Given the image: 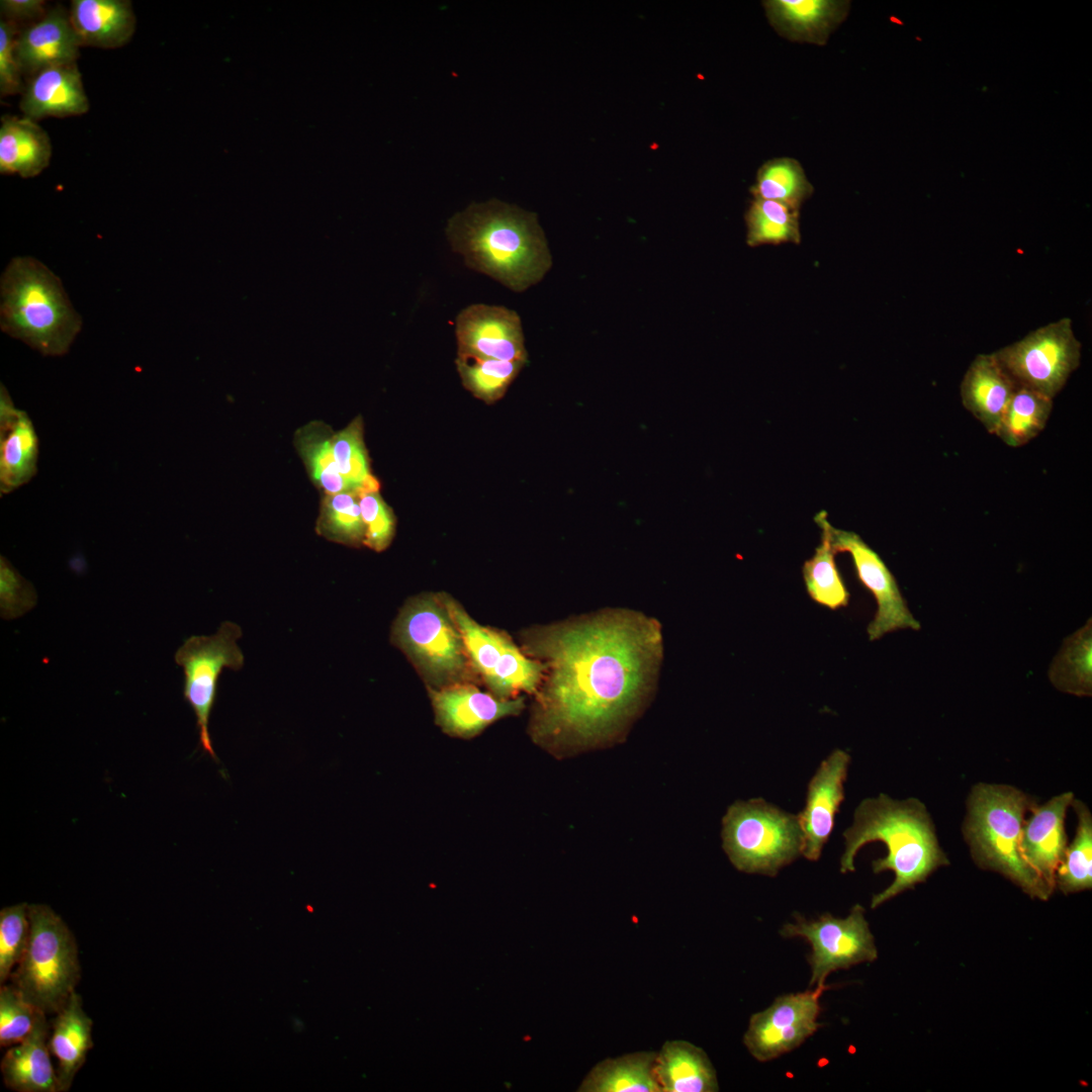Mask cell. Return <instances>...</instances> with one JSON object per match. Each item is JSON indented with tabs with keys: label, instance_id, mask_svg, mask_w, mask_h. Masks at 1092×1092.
<instances>
[{
	"label": "cell",
	"instance_id": "1",
	"mask_svg": "<svg viewBox=\"0 0 1092 1092\" xmlns=\"http://www.w3.org/2000/svg\"><path fill=\"white\" fill-rule=\"evenodd\" d=\"M522 641L545 666L528 732L557 758L614 738L646 697L661 654L658 624L625 611L532 628Z\"/></svg>",
	"mask_w": 1092,
	"mask_h": 1092
},
{
	"label": "cell",
	"instance_id": "2",
	"mask_svg": "<svg viewBox=\"0 0 1092 1092\" xmlns=\"http://www.w3.org/2000/svg\"><path fill=\"white\" fill-rule=\"evenodd\" d=\"M445 231L469 268L517 292L542 280L552 264L537 215L498 199L472 202Z\"/></svg>",
	"mask_w": 1092,
	"mask_h": 1092
},
{
	"label": "cell",
	"instance_id": "3",
	"mask_svg": "<svg viewBox=\"0 0 1092 1092\" xmlns=\"http://www.w3.org/2000/svg\"><path fill=\"white\" fill-rule=\"evenodd\" d=\"M843 837L841 873L854 871V857L864 844L882 841L887 846V855L873 861V871H892L895 878L888 888L873 896V909L926 881L938 868L949 864L925 805L915 798L897 801L881 794L864 799L855 809L853 823L843 832Z\"/></svg>",
	"mask_w": 1092,
	"mask_h": 1092
},
{
	"label": "cell",
	"instance_id": "4",
	"mask_svg": "<svg viewBox=\"0 0 1092 1092\" xmlns=\"http://www.w3.org/2000/svg\"><path fill=\"white\" fill-rule=\"evenodd\" d=\"M0 327L44 356L66 354L82 328L61 279L31 257H15L0 282Z\"/></svg>",
	"mask_w": 1092,
	"mask_h": 1092
},
{
	"label": "cell",
	"instance_id": "5",
	"mask_svg": "<svg viewBox=\"0 0 1092 1092\" xmlns=\"http://www.w3.org/2000/svg\"><path fill=\"white\" fill-rule=\"evenodd\" d=\"M1035 805L1014 787L980 783L968 798L963 832L979 868L999 873L1029 897L1046 901L1055 888L1026 862L1019 847L1025 814Z\"/></svg>",
	"mask_w": 1092,
	"mask_h": 1092
},
{
	"label": "cell",
	"instance_id": "6",
	"mask_svg": "<svg viewBox=\"0 0 1092 1092\" xmlns=\"http://www.w3.org/2000/svg\"><path fill=\"white\" fill-rule=\"evenodd\" d=\"M390 641L406 656L427 689L479 680L440 593L425 592L407 599L393 621Z\"/></svg>",
	"mask_w": 1092,
	"mask_h": 1092
},
{
	"label": "cell",
	"instance_id": "7",
	"mask_svg": "<svg viewBox=\"0 0 1092 1092\" xmlns=\"http://www.w3.org/2000/svg\"><path fill=\"white\" fill-rule=\"evenodd\" d=\"M28 945L10 980L37 1009L55 1015L80 981L78 944L66 922L50 906L28 904Z\"/></svg>",
	"mask_w": 1092,
	"mask_h": 1092
},
{
	"label": "cell",
	"instance_id": "8",
	"mask_svg": "<svg viewBox=\"0 0 1092 1092\" xmlns=\"http://www.w3.org/2000/svg\"><path fill=\"white\" fill-rule=\"evenodd\" d=\"M722 826L723 848L741 872L774 877L801 854L803 833L798 815L762 799L732 804Z\"/></svg>",
	"mask_w": 1092,
	"mask_h": 1092
},
{
	"label": "cell",
	"instance_id": "9",
	"mask_svg": "<svg viewBox=\"0 0 1092 1092\" xmlns=\"http://www.w3.org/2000/svg\"><path fill=\"white\" fill-rule=\"evenodd\" d=\"M440 595L486 691L503 699L519 697L522 692L536 694L544 676V664L526 655L505 632L480 625L452 596L444 592Z\"/></svg>",
	"mask_w": 1092,
	"mask_h": 1092
},
{
	"label": "cell",
	"instance_id": "10",
	"mask_svg": "<svg viewBox=\"0 0 1092 1092\" xmlns=\"http://www.w3.org/2000/svg\"><path fill=\"white\" fill-rule=\"evenodd\" d=\"M993 354L1017 387L1054 398L1080 365L1081 343L1063 317Z\"/></svg>",
	"mask_w": 1092,
	"mask_h": 1092
},
{
	"label": "cell",
	"instance_id": "11",
	"mask_svg": "<svg viewBox=\"0 0 1092 1092\" xmlns=\"http://www.w3.org/2000/svg\"><path fill=\"white\" fill-rule=\"evenodd\" d=\"M241 627L230 621L210 636H191L177 649L176 663L183 668V696L196 716L199 740L204 752L216 759L208 723L216 699L218 676L224 667L239 670L244 654L237 644Z\"/></svg>",
	"mask_w": 1092,
	"mask_h": 1092
},
{
	"label": "cell",
	"instance_id": "12",
	"mask_svg": "<svg viewBox=\"0 0 1092 1092\" xmlns=\"http://www.w3.org/2000/svg\"><path fill=\"white\" fill-rule=\"evenodd\" d=\"M785 937L800 936L812 947L810 987L825 985L831 972L854 965L873 962L878 958L874 936L864 917V909L856 904L845 918L825 913L816 920L798 917L781 929Z\"/></svg>",
	"mask_w": 1092,
	"mask_h": 1092
},
{
	"label": "cell",
	"instance_id": "13",
	"mask_svg": "<svg viewBox=\"0 0 1092 1092\" xmlns=\"http://www.w3.org/2000/svg\"><path fill=\"white\" fill-rule=\"evenodd\" d=\"M826 986L778 997L749 1020L743 1041L759 1062L774 1060L802 1044L818 1029L819 999Z\"/></svg>",
	"mask_w": 1092,
	"mask_h": 1092
},
{
	"label": "cell",
	"instance_id": "14",
	"mask_svg": "<svg viewBox=\"0 0 1092 1092\" xmlns=\"http://www.w3.org/2000/svg\"><path fill=\"white\" fill-rule=\"evenodd\" d=\"M831 544L836 553L851 555L857 578L873 594L877 612L867 628L871 641L899 629L920 630V622L910 612L895 576L880 555L856 533L830 526Z\"/></svg>",
	"mask_w": 1092,
	"mask_h": 1092
},
{
	"label": "cell",
	"instance_id": "15",
	"mask_svg": "<svg viewBox=\"0 0 1092 1092\" xmlns=\"http://www.w3.org/2000/svg\"><path fill=\"white\" fill-rule=\"evenodd\" d=\"M435 724L446 735L469 740L504 718L519 715L524 698L503 699L480 690L475 682H460L441 689H427Z\"/></svg>",
	"mask_w": 1092,
	"mask_h": 1092
},
{
	"label": "cell",
	"instance_id": "16",
	"mask_svg": "<svg viewBox=\"0 0 1092 1092\" xmlns=\"http://www.w3.org/2000/svg\"><path fill=\"white\" fill-rule=\"evenodd\" d=\"M457 354L503 361H527L519 314L502 305L475 303L463 308L455 322Z\"/></svg>",
	"mask_w": 1092,
	"mask_h": 1092
},
{
	"label": "cell",
	"instance_id": "17",
	"mask_svg": "<svg viewBox=\"0 0 1092 1092\" xmlns=\"http://www.w3.org/2000/svg\"><path fill=\"white\" fill-rule=\"evenodd\" d=\"M850 756L835 749L824 759L810 780L806 804L798 815L803 833L801 854L817 860L834 827V818L844 800V787Z\"/></svg>",
	"mask_w": 1092,
	"mask_h": 1092
},
{
	"label": "cell",
	"instance_id": "18",
	"mask_svg": "<svg viewBox=\"0 0 1092 1092\" xmlns=\"http://www.w3.org/2000/svg\"><path fill=\"white\" fill-rule=\"evenodd\" d=\"M766 19L782 37L799 43L825 46L846 19L847 0H764Z\"/></svg>",
	"mask_w": 1092,
	"mask_h": 1092
},
{
	"label": "cell",
	"instance_id": "19",
	"mask_svg": "<svg viewBox=\"0 0 1092 1092\" xmlns=\"http://www.w3.org/2000/svg\"><path fill=\"white\" fill-rule=\"evenodd\" d=\"M1074 800L1072 792L1053 797L1031 809L1022 826L1019 847L1026 862L1052 887L1067 849L1065 819Z\"/></svg>",
	"mask_w": 1092,
	"mask_h": 1092
},
{
	"label": "cell",
	"instance_id": "20",
	"mask_svg": "<svg viewBox=\"0 0 1092 1092\" xmlns=\"http://www.w3.org/2000/svg\"><path fill=\"white\" fill-rule=\"evenodd\" d=\"M19 108L24 116L35 121L86 113L89 100L77 62L51 66L31 76L22 92Z\"/></svg>",
	"mask_w": 1092,
	"mask_h": 1092
},
{
	"label": "cell",
	"instance_id": "21",
	"mask_svg": "<svg viewBox=\"0 0 1092 1092\" xmlns=\"http://www.w3.org/2000/svg\"><path fill=\"white\" fill-rule=\"evenodd\" d=\"M81 47L69 12L56 6L18 32L15 54L22 75L30 78L44 68L77 62Z\"/></svg>",
	"mask_w": 1092,
	"mask_h": 1092
},
{
	"label": "cell",
	"instance_id": "22",
	"mask_svg": "<svg viewBox=\"0 0 1092 1092\" xmlns=\"http://www.w3.org/2000/svg\"><path fill=\"white\" fill-rule=\"evenodd\" d=\"M38 437L28 415L0 388V492H12L37 472Z\"/></svg>",
	"mask_w": 1092,
	"mask_h": 1092
},
{
	"label": "cell",
	"instance_id": "23",
	"mask_svg": "<svg viewBox=\"0 0 1092 1092\" xmlns=\"http://www.w3.org/2000/svg\"><path fill=\"white\" fill-rule=\"evenodd\" d=\"M51 1024L40 1011L27 1036L9 1048L0 1063L4 1085L16 1092H59L49 1046Z\"/></svg>",
	"mask_w": 1092,
	"mask_h": 1092
},
{
	"label": "cell",
	"instance_id": "24",
	"mask_svg": "<svg viewBox=\"0 0 1092 1092\" xmlns=\"http://www.w3.org/2000/svg\"><path fill=\"white\" fill-rule=\"evenodd\" d=\"M1016 387L993 353L979 354L963 377L960 393L965 408L996 435Z\"/></svg>",
	"mask_w": 1092,
	"mask_h": 1092
},
{
	"label": "cell",
	"instance_id": "25",
	"mask_svg": "<svg viewBox=\"0 0 1092 1092\" xmlns=\"http://www.w3.org/2000/svg\"><path fill=\"white\" fill-rule=\"evenodd\" d=\"M69 18L82 47L117 49L135 31L136 18L128 0H72Z\"/></svg>",
	"mask_w": 1092,
	"mask_h": 1092
},
{
	"label": "cell",
	"instance_id": "26",
	"mask_svg": "<svg viewBox=\"0 0 1092 1092\" xmlns=\"http://www.w3.org/2000/svg\"><path fill=\"white\" fill-rule=\"evenodd\" d=\"M50 1024L49 1046L58 1061L59 1092H68L85 1064L88 1052L94 1046L93 1020L83 1009L81 995L74 991Z\"/></svg>",
	"mask_w": 1092,
	"mask_h": 1092
},
{
	"label": "cell",
	"instance_id": "27",
	"mask_svg": "<svg viewBox=\"0 0 1092 1092\" xmlns=\"http://www.w3.org/2000/svg\"><path fill=\"white\" fill-rule=\"evenodd\" d=\"M53 153L48 132L26 116L5 114L0 123V173L32 178L50 164Z\"/></svg>",
	"mask_w": 1092,
	"mask_h": 1092
},
{
	"label": "cell",
	"instance_id": "28",
	"mask_svg": "<svg viewBox=\"0 0 1092 1092\" xmlns=\"http://www.w3.org/2000/svg\"><path fill=\"white\" fill-rule=\"evenodd\" d=\"M654 1074L660 1092H715L716 1071L707 1054L687 1040L664 1042L656 1053Z\"/></svg>",
	"mask_w": 1092,
	"mask_h": 1092
},
{
	"label": "cell",
	"instance_id": "29",
	"mask_svg": "<svg viewBox=\"0 0 1092 1092\" xmlns=\"http://www.w3.org/2000/svg\"><path fill=\"white\" fill-rule=\"evenodd\" d=\"M656 1053L637 1052L598 1063L583 1079L582 1092H660L655 1079Z\"/></svg>",
	"mask_w": 1092,
	"mask_h": 1092
},
{
	"label": "cell",
	"instance_id": "30",
	"mask_svg": "<svg viewBox=\"0 0 1092 1092\" xmlns=\"http://www.w3.org/2000/svg\"><path fill=\"white\" fill-rule=\"evenodd\" d=\"M815 522L821 529V543L814 555L805 561L802 572L809 597L819 605L837 610L848 605L849 594L835 563L830 535L831 524L826 513L820 512Z\"/></svg>",
	"mask_w": 1092,
	"mask_h": 1092
},
{
	"label": "cell",
	"instance_id": "31",
	"mask_svg": "<svg viewBox=\"0 0 1092 1092\" xmlns=\"http://www.w3.org/2000/svg\"><path fill=\"white\" fill-rule=\"evenodd\" d=\"M1049 678L1064 693L1077 697L1092 695L1091 619L1064 640L1049 668Z\"/></svg>",
	"mask_w": 1092,
	"mask_h": 1092
},
{
	"label": "cell",
	"instance_id": "32",
	"mask_svg": "<svg viewBox=\"0 0 1092 1092\" xmlns=\"http://www.w3.org/2000/svg\"><path fill=\"white\" fill-rule=\"evenodd\" d=\"M744 219L751 248L801 242L800 209L780 201L752 197Z\"/></svg>",
	"mask_w": 1092,
	"mask_h": 1092
},
{
	"label": "cell",
	"instance_id": "33",
	"mask_svg": "<svg viewBox=\"0 0 1092 1092\" xmlns=\"http://www.w3.org/2000/svg\"><path fill=\"white\" fill-rule=\"evenodd\" d=\"M749 191L752 197L776 200L801 209L813 195L814 186L797 159L780 157L760 165Z\"/></svg>",
	"mask_w": 1092,
	"mask_h": 1092
},
{
	"label": "cell",
	"instance_id": "34",
	"mask_svg": "<svg viewBox=\"0 0 1092 1092\" xmlns=\"http://www.w3.org/2000/svg\"><path fill=\"white\" fill-rule=\"evenodd\" d=\"M1052 410L1053 398L1016 387L995 436L1007 446H1023L1044 429Z\"/></svg>",
	"mask_w": 1092,
	"mask_h": 1092
},
{
	"label": "cell",
	"instance_id": "35",
	"mask_svg": "<svg viewBox=\"0 0 1092 1092\" xmlns=\"http://www.w3.org/2000/svg\"><path fill=\"white\" fill-rule=\"evenodd\" d=\"M1071 807L1078 819L1076 834L1055 875V887L1064 894L1092 887V815L1082 801L1074 799Z\"/></svg>",
	"mask_w": 1092,
	"mask_h": 1092
},
{
	"label": "cell",
	"instance_id": "36",
	"mask_svg": "<svg viewBox=\"0 0 1092 1092\" xmlns=\"http://www.w3.org/2000/svg\"><path fill=\"white\" fill-rule=\"evenodd\" d=\"M525 361H503L457 354L456 367L463 386L486 403L500 399Z\"/></svg>",
	"mask_w": 1092,
	"mask_h": 1092
},
{
	"label": "cell",
	"instance_id": "37",
	"mask_svg": "<svg viewBox=\"0 0 1092 1092\" xmlns=\"http://www.w3.org/2000/svg\"><path fill=\"white\" fill-rule=\"evenodd\" d=\"M331 447L338 470L353 492L360 495L379 490L378 480L370 473L361 420L356 419L342 431L331 434Z\"/></svg>",
	"mask_w": 1092,
	"mask_h": 1092
},
{
	"label": "cell",
	"instance_id": "38",
	"mask_svg": "<svg viewBox=\"0 0 1092 1092\" xmlns=\"http://www.w3.org/2000/svg\"><path fill=\"white\" fill-rule=\"evenodd\" d=\"M297 447L312 480L326 494L353 492L338 470L327 427L311 423L303 428L297 436Z\"/></svg>",
	"mask_w": 1092,
	"mask_h": 1092
},
{
	"label": "cell",
	"instance_id": "39",
	"mask_svg": "<svg viewBox=\"0 0 1092 1092\" xmlns=\"http://www.w3.org/2000/svg\"><path fill=\"white\" fill-rule=\"evenodd\" d=\"M315 531L333 542L351 547L363 545L365 525L359 506V494L356 492L326 494L322 502Z\"/></svg>",
	"mask_w": 1092,
	"mask_h": 1092
},
{
	"label": "cell",
	"instance_id": "40",
	"mask_svg": "<svg viewBox=\"0 0 1092 1092\" xmlns=\"http://www.w3.org/2000/svg\"><path fill=\"white\" fill-rule=\"evenodd\" d=\"M30 936L28 904L19 903L0 911V983L5 984L21 961Z\"/></svg>",
	"mask_w": 1092,
	"mask_h": 1092
},
{
	"label": "cell",
	"instance_id": "41",
	"mask_svg": "<svg viewBox=\"0 0 1092 1092\" xmlns=\"http://www.w3.org/2000/svg\"><path fill=\"white\" fill-rule=\"evenodd\" d=\"M12 983L0 988V1045L11 1046L21 1042L31 1031L38 1013Z\"/></svg>",
	"mask_w": 1092,
	"mask_h": 1092
},
{
	"label": "cell",
	"instance_id": "42",
	"mask_svg": "<svg viewBox=\"0 0 1092 1092\" xmlns=\"http://www.w3.org/2000/svg\"><path fill=\"white\" fill-rule=\"evenodd\" d=\"M359 506L365 525L363 545L376 552L384 551L395 534L396 520L392 510L378 491L360 494Z\"/></svg>",
	"mask_w": 1092,
	"mask_h": 1092
},
{
	"label": "cell",
	"instance_id": "43",
	"mask_svg": "<svg viewBox=\"0 0 1092 1092\" xmlns=\"http://www.w3.org/2000/svg\"><path fill=\"white\" fill-rule=\"evenodd\" d=\"M37 602L32 584L24 579L8 559L0 558V611L4 619L18 618L30 611Z\"/></svg>",
	"mask_w": 1092,
	"mask_h": 1092
},
{
	"label": "cell",
	"instance_id": "44",
	"mask_svg": "<svg viewBox=\"0 0 1092 1092\" xmlns=\"http://www.w3.org/2000/svg\"><path fill=\"white\" fill-rule=\"evenodd\" d=\"M18 34L16 22L7 19L0 21V93L9 96L22 93L25 85L22 81L15 43Z\"/></svg>",
	"mask_w": 1092,
	"mask_h": 1092
},
{
	"label": "cell",
	"instance_id": "45",
	"mask_svg": "<svg viewBox=\"0 0 1092 1092\" xmlns=\"http://www.w3.org/2000/svg\"><path fill=\"white\" fill-rule=\"evenodd\" d=\"M43 0H1L0 11L5 19L16 22L17 20H31L41 18L47 11Z\"/></svg>",
	"mask_w": 1092,
	"mask_h": 1092
}]
</instances>
